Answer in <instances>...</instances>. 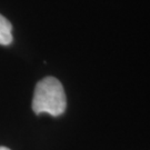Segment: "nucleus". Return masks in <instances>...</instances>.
Masks as SVG:
<instances>
[{
    "label": "nucleus",
    "mask_w": 150,
    "mask_h": 150,
    "mask_svg": "<svg viewBox=\"0 0 150 150\" xmlns=\"http://www.w3.org/2000/svg\"><path fill=\"white\" fill-rule=\"evenodd\" d=\"M12 26L2 15H0V45H10L12 41V35H11Z\"/></svg>",
    "instance_id": "nucleus-2"
},
{
    "label": "nucleus",
    "mask_w": 150,
    "mask_h": 150,
    "mask_svg": "<svg viewBox=\"0 0 150 150\" xmlns=\"http://www.w3.org/2000/svg\"><path fill=\"white\" fill-rule=\"evenodd\" d=\"M66 107V93L58 79L47 77L38 82L32 99L33 112L37 115L47 112L54 117H58L64 112Z\"/></svg>",
    "instance_id": "nucleus-1"
},
{
    "label": "nucleus",
    "mask_w": 150,
    "mask_h": 150,
    "mask_svg": "<svg viewBox=\"0 0 150 150\" xmlns=\"http://www.w3.org/2000/svg\"><path fill=\"white\" fill-rule=\"evenodd\" d=\"M0 150H10L9 148H7V147H2V146H0Z\"/></svg>",
    "instance_id": "nucleus-3"
}]
</instances>
